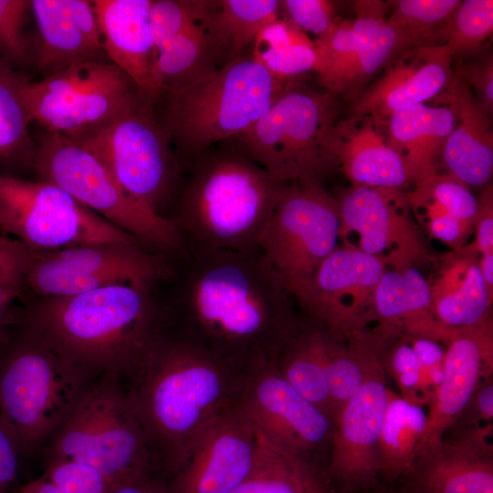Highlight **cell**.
Wrapping results in <instances>:
<instances>
[{
	"instance_id": "obj_18",
	"label": "cell",
	"mask_w": 493,
	"mask_h": 493,
	"mask_svg": "<svg viewBox=\"0 0 493 493\" xmlns=\"http://www.w3.org/2000/svg\"><path fill=\"white\" fill-rule=\"evenodd\" d=\"M250 387L240 411L272 446L305 463L332 438L333 421L274 368Z\"/></svg>"
},
{
	"instance_id": "obj_38",
	"label": "cell",
	"mask_w": 493,
	"mask_h": 493,
	"mask_svg": "<svg viewBox=\"0 0 493 493\" xmlns=\"http://www.w3.org/2000/svg\"><path fill=\"white\" fill-rule=\"evenodd\" d=\"M493 32V1H461L446 29L445 47L454 56H476L483 52Z\"/></svg>"
},
{
	"instance_id": "obj_16",
	"label": "cell",
	"mask_w": 493,
	"mask_h": 493,
	"mask_svg": "<svg viewBox=\"0 0 493 493\" xmlns=\"http://www.w3.org/2000/svg\"><path fill=\"white\" fill-rule=\"evenodd\" d=\"M385 269V261L379 257L357 247L337 246L297 303L331 332L350 336L363 330L374 316V288Z\"/></svg>"
},
{
	"instance_id": "obj_2",
	"label": "cell",
	"mask_w": 493,
	"mask_h": 493,
	"mask_svg": "<svg viewBox=\"0 0 493 493\" xmlns=\"http://www.w3.org/2000/svg\"><path fill=\"white\" fill-rule=\"evenodd\" d=\"M19 326L97 379L131 370L168 324L160 286L125 284L40 298Z\"/></svg>"
},
{
	"instance_id": "obj_53",
	"label": "cell",
	"mask_w": 493,
	"mask_h": 493,
	"mask_svg": "<svg viewBox=\"0 0 493 493\" xmlns=\"http://www.w3.org/2000/svg\"><path fill=\"white\" fill-rule=\"evenodd\" d=\"M482 278L488 291L492 294L493 288V254L482 255L478 261Z\"/></svg>"
},
{
	"instance_id": "obj_11",
	"label": "cell",
	"mask_w": 493,
	"mask_h": 493,
	"mask_svg": "<svg viewBox=\"0 0 493 493\" xmlns=\"http://www.w3.org/2000/svg\"><path fill=\"white\" fill-rule=\"evenodd\" d=\"M340 218L335 197L321 183H287L258 247L296 301L336 248Z\"/></svg>"
},
{
	"instance_id": "obj_28",
	"label": "cell",
	"mask_w": 493,
	"mask_h": 493,
	"mask_svg": "<svg viewBox=\"0 0 493 493\" xmlns=\"http://www.w3.org/2000/svg\"><path fill=\"white\" fill-rule=\"evenodd\" d=\"M431 285L412 265L385 269L374 288V316L387 333L402 323L409 334L436 332L439 324L426 313L431 311Z\"/></svg>"
},
{
	"instance_id": "obj_24",
	"label": "cell",
	"mask_w": 493,
	"mask_h": 493,
	"mask_svg": "<svg viewBox=\"0 0 493 493\" xmlns=\"http://www.w3.org/2000/svg\"><path fill=\"white\" fill-rule=\"evenodd\" d=\"M434 100L448 106L455 115L442 156L448 173L467 186L486 185L493 172L491 116L455 72L446 88Z\"/></svg>"
},
{
	"instance_id": "obj_45",
	"label": "cell",
	"mask_w": 493,
	"mask_h": 493,
	"mask_svg": "<svg viewBox=\"0 0 493 493\" xmlns=\"http://www.w3.org/2000/svg\"><path fill=\"white\" fill-rule=\"evenodd\" d=\"M456 74L470 88L481 108L490 116L493 112V56L483 51L463 63Z\"/></svg>"
},
{
	"instance_id": "obj_36",
	"label": "cell",
	"mask_w": 493,
	"mask_h": 493,
	"mask_svg": "<svg viewBox=\"0 0 493 493\" xmlns=\"http://www.w3.org/2000/svg\"><path fill=\"white\" fill-rule=\"evenodd\" d=\"M314 42L320 85L336 95H350L356 58L353 21L339 17L331 28Z\"/></svg>"
},
{
	"instance_id": "obj_44",
	"label": "cell",
	"mask_w": 493,
	"mask_h": 493,
	"mask_svg": "<svg viewBox=\"0 0 493 493\" xmlns=\"http://www.w3.org/2000/svg\"><path fill=\"white\" fill-rule=\"evenodd\" d=\"M38 253L0 234V286L23 290L27 271Z\"/></svg>"
},
{
	"instance_id": "obj_13",
	"label": "cell",
	"mask_w": 493,
	"mask_h": 493,
	"mask_svg": "<svg viewBox=\"0 0 493 493\" xmlns=\"http://www.w3.org/2000/svg\"><path fill=\"white\" fill-rule=\"evenodd\" d=\"M140 93L109 59L76 63L32 82L24 96L33 121L70 138L89 134L115 119Z\"/></svg>"
},
{
	"instance_id": "obj_4",
	"label": "cell",
	"mask_w": 493,
	"mask_h": 493,
	"mask_svg": "<svg viewBox=\"0 0 493 493\" xmlns=\"http://www.w3.org/2000/svg\"><path fill=\"white\" fill-rule=\"evenodd\" d=\"M168 216L184 246L203 250L257 249L285 184L239 150L203 152L189 162Z\"/></svg>"
},
{
	"instance_id": "obj_55",
	"label": "cell",
	"mask_w": 493,
	"mask_h": 493,
	"mask_svg": "<svg viewBox=\"0 0 493 493\" xmlns=\"http://www.w3.org/2000/svg\"><path fill=\"white\" fill-rule=\"evenodd\" d=\"M405 493H408L407 491H405Z\"/></svg>"
},
{
	"instance_id": "obj_33",
	"label": "cell",
	"mask_w": 493,
	"mask_h": 493,
	"mask_svg": "<svg viewBox=\"0 0 493 493\" xmlns=\"http://www.w3.org/2000/svg\"><path fill=\"white\" fill-rule=\"evenodd\" d=\"M427 414L420 404L388 392L379 438L380 475L385 479L408 476L418 455Z\"/></svg>"
},
{
	"instance_id": "obj_5",
	"label": "cell",
	"mask_w": 493,
	"mask_h": 493,
	"mask_svg": "<svg viewBox=\"0 0 493 493\" xmlns=\"http://www.w3.org/2000/svg\"><path fill=\"white\" fill-rule=\"evenodd\" d=\"M293 80L274 77L245 55L164 91L167 102L161 121L178 158L190 162L215 142L247 131Z\"/></svg>"
},
{
	"instance_id": "obj_3",
	"label": "cell",
	"mask_w": 493,
	"mask_h": 493,
	"mask_svg": "<svg viewBox=\"0 0 493 493\" xmlns=\"http://www.w3.org/2000/svg\"><path fill=\"white\" fill-rule=\"evenodd\" d=\"M229 365L166 329L118 376L150 446L167 452L173 470L193 437L221 411Z\"/></svg>"
},
{
	"instance_id": "obj_1",
	"label": "cell",
	"mask_w": 493,
	"mask_h": 493,
	"mask_svg": "<svg viewBox=\"0 0 493 493\" xmlns=\"http://www.w3.org/2000/svg\"><path fill=\"white\" fill-rule=\"evenodd\" d=\"M169 257L171 296L161 298L171 330L230 365L276 359L299 320L259 248L184 246Z\"/></svg>"
},
{
	"instance_id": "obj_20",
	"label": "cell",
	"mask_w": 493,
	"mask_h": 493,
	"mask_svg": "<svg viewBox=\"0 0 493 493\" xmlns=\"http://www.w3.org/2000/svg\"><path fill=\"white\" fill-rule=\"evenodd\" d=\"M447 341L442 362L443 380L434 395L418 453L443 439L474 397L482 379L492 373L491 320L454 329Z\"/></svg>"
},
{
	"instance_id": "obj_34",
	"label": "cell",
	"mask_w": 493,
	"mask_h": 493,
	"mask_svg": "<svg viewBox=\"0 0 493 493\" xmlns=\"http://www.w3.org/2000/svg\"><path fill=\"white\" fill-rule=\"evenodd\" d=\"M28 79L0 58V170L32 166L37 143L29 131L33 119L24 96Z\"/></svg>"
},
{
	"instance_id": "obj_50",
	"label": "cell",
	"mask_w": 493,
	"mask_h": 493,
	"mask_svg": "<svg viewBox=\"0 0 493 493\" xmlns=\"http://www.w3.org/2000/svg\"><path fill=\"white\" fill-rule=\"evenodd\" d=\"M414 337L411 346L422 367L430 368L443 362L445 351L438 342L425 335Z\"/></svg>"
},
{
	"instance_id": "obj_39",
	"label": "cell",
	"mask_w": 493,
	"mask_h": 493,
	"mask_svg": "<svg viewBox=\"0 0 493 493\" xmlns=\"http://www.w3.org/2000/svg\"><path fill=\"white\" fill-rule=\"evenodd\" d=\"M111 487L95 468L71 460L47 462L43 475L17 487L16 493H110Z\"/></svg>"
},
{
	"instance_id": "obj_10",
	"label": "cell",
	"mask_w": 493,
	"mask_h": 493,
	"mask_svg": "<svg viewBox=\"0 0 493 493\" xmlns=\"http://www.w3.org/2000/svg\"><path fill=\"white\" fill-rule=\"evenodd\" d=\"M32 168L40 179L66 191L118 228L163 252L184 243L173 223L131 197L106 165L70 137L45 131L37 141Z\"/></svg>"
},
{
	"instance_id": "obj_8",
	"label": "cell",
	"mask_w": 493,
	"mask_h": 493,
	"mask_svg": "<svg viewBox=\"0 0 493 493\" xmlns=\"http://www.w3.org/2000/svg\"><path fill=\"white\" fill-rule=\"evenodd\" d=\"M147 435L117 374L97 378L49 439L47 462L71 460L100 472L113 487L146 476Z\"/></svg>"
},
{
	"instance_id": "obj_52",
	"label": "cell",
	"mask_w": 493,
	"mask_h": 493,
	"mask_svg": "<svg viewBox=\"0 0 493 493\" xmlns=\"http://www.w3.org/2000/svg\"><path fill=\"white\" fill-rule=\"evenodd\" d=\"M477 395V406L482 419L489 421L493 417V384L489 382L481 387Z\"/></svg>"
},
{
	"instance_id": "obj_30",
	"label": "cell",
	"mask_w": 493,
	"mask_h": 493,
	"mask_svg": "<svg viewBox=\"0 0 493 493\" xmlns=\"http://www.w3.org/2000/svg\"><path fill=\"white\" fill-rule=\"evenodd\" d=\"M386 4L379 0L353 2L356 58L350 92L353 99L380 70L413 48L407 36L388 22Z\"/></svg>"
},
{
	"instance_id": "obj_9",
	"label": "cell",
	"mask_w": 493,
	"mask_h": 493,
	"mask_svg": "<svg viewBox=\"0 0 493 493\" xmlns=\"http://www.w3.org/2000/svg\"><path fill=\"white\" fill-rule=\"evenodd\" d=\"M153 104L140 91L111 121L75 140L106 165L131 197L168 218L184 177L180 160Z\"/></svg>"
},
{
	"instance_id": "obj_41",
	"label": "cell",
	"mask_w": 493,
	"mask_h": 493,
	"mask_svg": "<svg viewBox=\"0 0 493 493\" xmlns=\"http://www.w3.org/2000/svg\"><path fill=\"white\" fill-rule=\"evenodd\" d=\"M30 1L0 0V58L19 70L32 60L24 26Z\"/></svg>"
},
{
	"instance_id": "obj_29",
	"label": "cell",
	"mask_w": 493,
	"mask_h": 493,
	"mask_svg": "<svg viewBox=\"0 0 493 493\" xmlns=\"http://www.w3.org/2000/svg\"><path fill=\"white\" fill-rule=\"evenodd\" d=\"M446 267L431 286L430 309L436 322L453 330L489 320L492 294L482 278L478 261L465 257Z\"/></svg>"
},
{
	"instance_id": "obj_12",
	"label": "cell",
	"mask_w": 493,
	"mask_h": 493,
	"mask_svg": "<svg viewBox=\"0 0 493 493\" xmlns=\"http://www.w3.org/2000/svg\"><path fill=\"white\" fill-rule=\"evenodd\" d=\"M0 228L37 252L97 243L149 246L58 186L11 174H0Z\"/></svg>"
},
{
	"instance_id": "obj_27",
	"label": "cell",
	"mask_w": 493,
	"mask_h": 493,
	"mask_svg": "<svg viewBox=\"0 0 493 493\" xmlns=\"http://www.w3.org/2000/svg\"><path fill=\"white\" fill-rule=\"evenodd\" d=\"M454 124L452 110L435 102L409 106L388 117V139L402 158L409 181L419 185L438 173L437 163Z\"/></svg>"
},
{
	"instance_id": "obj_40",
	"label": "cell",
	"mask_w": 493,
	"mask_h": 493,
	"mask_svg": "<svg viewBox=\"0 0 493 493\" xmlns=\"http://www.w3.org/2000/svg\"><path fill=\"white\" fill-rule=\"evenodd\" d=\"M215 1L153 0L150 12L152 36L156 49L185 28L199 24Z\"/></svg>"
},
{
	"instance_id": "obj_49",
	"label": "cell",
	"mask_w": 493,
	"mask_h": 493,
	"mask_svg": "<svg viewBox=\"0 0 493 493\" xmlns=\"http://www.w3.org/2000/svg\"><path fill=\"white\" fill-rule=\"evenodd\" d=\"M19 456L0 426V493H9L16 479Z\"/></svg>"
},
{
	"instance_id": "obj_51",
	"label": "cell",
	"mask_w": 493,
	"mask_h": 493,
	"mask_svg": "<svg viewBox=\"0 0 493 493\" xmlns=\"http://www.w3.org/2000/svg\"><path fill=\"white\" fill-rule=\"evenodd\" d=\"M110 493H169V489L146 475L117 485Z\"/></svg>"
},
{
	"instance_id": "obj_43",
	"label": "cell",
	"mask_w": 493,
	"mask_h": 493,
	"mask_svg": "<svg viewBox=\"0 0 493 493\" xmlns=\"http://www.w3.org/2000/svg\"><path fill=\"white\" fill-rule=\"evenodd\" d=\"M280 11L303 32H310L320 37L339 18L331 1L327 0H285L280 1Z\"/></svg>"
},
{
	"instance_id": "obj_31",
	"label": "cell",
	"mask_w": 493,
	"mask_h": 493,
	"mask_svg": "<svg viewBox=\"0 0 493 493\" xmlns=\"http://www.w3.org/2000/svg\"><path fill=\"white\" fill-rule=\"evenodd\" d=\"M278 0H218L201 24L215 54L218 68L245 56L258 31L279 17Z\"/></svg>"
},
{
	"instance_id": "obj_47",
	"label": "cell",
	"mask_w": 493,
	"mask_h": 493,
	"mask_svg": "<svg viewBox=\"0 0 493 493\" xmlns=\"http://www.w3.org/2000/svg\"><path fill=\"white\" fill-rule=\"evenodd\" d=\"M391 370L403 397L415 402L417 390L423 384L424 372L411 345L402 343L397 346L391 359Z\"/></svg>"
},
{
	"instance_id": "obj_48",
	"label": "cell",
	"mask_w": 493,
	"mask_h": 493,
	"mask_svg": "<svg viewBox=\"0 0 493 493\" xmlns=\"http://www.w3.org/2000/svg\"><path fill=\"white\" fill-rule=\"evenodd\" d=\"M478 202L477 223L476 249L481 255L493 254V210L492 187L487 185L481 193Z\"/></svg>"
},
{
	"instance_id": "obj_21",
	"label": "cell",
	"mask_w": 493,
	"mask_h": 493,
	"mask_svg": "<svg viewBox=\"0 0 493 493\" xmlns=\"http://www.w3.org/2000/svg\"><path fill=\"white\" fill-rule=\"evenodd\" d=\"M453 72L452 57L445 46L410 48L356 96L352 115L386 121L401 109L435 99Z\"/></svg>"
},
{
	"instance_id": "obj_22",
	"label": "cell",
	"mask_w": 493,
	"mask_h": 493,
	"mask_svg": "<svg viewBox=\"0 0 493 493\" xmlns=\"http://www.w3.org/2000/svg\"><path fill=\"white\" fill-rule=\"evenodd\" d=\"M491 425L444 438L418 453L408 493H493Z\"/></svg>"
},
{
	"instance_id": "obj_23",
	"label": "cell",
	"mask_w": 493,
	"mask_h": 493,
	"mask_svg": "<svg viewBox=\"0 0 493 493\" xmlns=\"http://www.w3.org/2000/svg\"><path fill=\"white\" fill-rule=\"evenodd\" d=\"M40 43L36 55L44 77L87 60L106 58L91 1L31 0Z\"/></svg>"
},
{
	"instance_id": "obj_19",
	"label": "cell",
	"mask_w": 493,
	"mask_h": 493,
	"mask_svg": "<svg viewBox=\"0 0 493 493\" xmlns=\"http://www.w3.org/2000/svg\"><path fill=\"white\" fill-rule=\"evenodd\" d=\"M340 237L358 233L359 248L394 267L412 265L424 250L407 215L409 200L400 190L351 186L335 197Z\"/></svg>"
},
{
	"instance_id": "obj_54",
	"label": "cell",
	"mask_w": 493,
	"mask_h": 493,
	"mask_svg": "<svg viewBox=\"0 0 493 493\" xmlns=\"http://www.w3.org/2000/svg\"><path fill=\"white\" fill-rule=\"evenodd\" d=\"M22 290L0 286V307H13Z\"/></svg>"
},
{
	"instance_id": "obj_26",
	"label": "cell",
	"mask_w": 493,
	"mask_h": 493,
	"mask_svg": "<svg viewBox=\"0 0 493 493\" xmlns=\"http://www.w3.org/2000/svg\"><path fill=\"white\" fill-rule=\"evenodd\" d=\"M152 1H91L105 56L147 96L156 58L150 24Z\"/></svg>"
},
{
	"instance_id": "obj_6",
	"label": "cell",
	"mask_w": 493,
	"mask_h": 493,
	"mask_svg": "<svg viewBox=\"0 0 493 493\" xmlns=\"http://www.w3.org/2000/svg\"><path fill=\"white\" fill-rule=\"evenodd\" d=\"M0 350V426L20 457L52 437L96 379L21 328Z\"/></svg>"
},
{
	"instance_id": "obj_14",
	"label": "cell",
	"mask_w": 493,
	"mask_h": 493,
	"mask_svg": "<svg viewBox=\"0 0 493 493\" xmlns=\"http://www.w3.org/2000/svg\"><path fill=\"white\" fill-rule=\"evenodd\" d=\"M170 273L168 252L144 244L97 243L39 252L26 284L43 297H63L116 285L158 287Z\"/></svg>"
},
{
	"instance_id": "obj_25",
	"label": "cell",
	"mask_w": 493,
	"mask_h": 493,
	"mask_svg": "<svg viewBox=\"0 0 493 493\" xmlns=\"http://www.w3.org/2000/svg\"><path fill=\"white\" fill-rule=\"evenodd\" d=\"M332 150L352 186L400 190L410 182L402 158L389 142L385 121L351 115L337 121Z\"/></svg>"
},
{
	"instance_id": "obj_15",
	"label": "cell",
	"mask_w": 493,
	"mask_h": 493,
	"mask_svg": "<svg viewBox=\"0 0 493 493\" xmlns=\"http://www.w3.org/2000/svg\"><path fill=\"white\" fill-rule=\"evenodd\" d=\"M260 444L240 409L220 411L184 450L169 493H232L254 470Z\"/></svg>"
},
{
	"instance_id": "obj_7",
	"label": "cell",
	"mask_w": 493,
	"mask_h": 493,
	"mask_svg": "<svg viewBox=\"0 0 493 493\" xmlns=\"http://www.w3.org/2000/svg\"><path fill=\"white\" fill-rule=\"evenodd\" d=\"M338 95L294 79L247 131L238 150L283 184L321 183L339 166L332 150Z\"/></svg>"
},
{
	"instance_id": "obj_35",
	"label": "cell",
	"mask_w": 493,
	"mask_h": 493,
	"mask_svg": "<svg viewBox=\"0 0 493 493\" xmlns=\"http://www.w3.org/2000/svg\"><path fill=\"white\" fill-rule=\"evenodd\" d=\"M251 56L274 77L284 80L314 70V42L290 21L278 17L266 24L252 43Z\"/></svg>"
},
{
	"instance_id": "obj_17",
	"label": "cell",
	"mask_w": 493,
	"mask_h": 493,
	"mask_svg": "<svg viewBox=\"0 0 493 493\" xmlns=\"http://www.w3.org/2000/svg\"><path fill=\"white\" fill-rule=\"evenodd\" d=\"M380 354L370 361L361 388L333 423L326 476L349 491L371 488L380 476L379 438L389 392Z\"/></svg>"
},
{
	"instance_id": "obj_46",
	"label": "cell",
	"mask_w": 493,
	"mask_h": 493,
	"mask_svg": "<svg viewBox=\"0 0 493 493\" xmlns=\"http://www.w3.org/2000/svg\"><path fill=\"white\" fill-rule=\"evenodd\" d=\"M414 205L423 207L428 217L431 234L450 246H455L463 237L468 226L449 215L440 205L433 200L418 196L413 193L407 195Z\"/></svg>"
},
{
	"instance_id": "obj_37",
	"label": "cell",
	"mask_w": 493,
	"mask_h": 493,
	"mask_svg": "<svg viewBox=\"0 0 493 493\" xmlns=\"http://www.w3.org/2000/svg\"><path fill=\"white\" fill-rule=\"evenodd\" d=\"M459 0H399L388 22L402 30L412 47L444 46L446 29Z\"/></svg>"
},
{
	"instance_id": "obj_42",
	"label": "cell",
	"mask_w": 493,
	"mask_h": 493,
	"mask_svg": "<svg viewBox=\"0 0 493 493\" xmlns=\"http://www.w3.org/2000/svg\"><path fill=\"white\" fill-rule=\"evenodd\" d=\"M413 194L435 201L467 226L475 223L478 202L467 186L450 173L435 174L416 185Z\"/></svg>"
},
{
	"instance_id": "obj_32",
	"label": "cell",
	"mask_w": 493,
	"mask_h": 493,
	"mask_svg": "<svg viewBox=\"0 0 493 493\" xmlns=\"http://www.w3.org/2000/svg\"><path fill=\"white\" fill-rule=\"evenodd\" d=\"M216 68L215 54L201 22L191 26L156 49L148 97L155 102L164 91L190 83Z\"/></svg>"
}]
</instances>
